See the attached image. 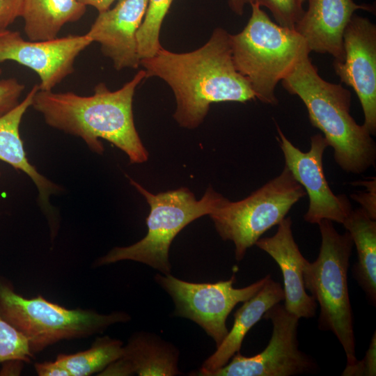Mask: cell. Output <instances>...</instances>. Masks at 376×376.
<instances>
[{
    "mask_svg": "<svg viewBox=\"0 0 376 376\" xmlns=\"http://www.w3.org/2000/svg\"><path fill=\"white\" fill-rule=\"evenodd\" d=\"M146 78L156 77L172 89L180 126L194 129L204 120L214 102H246L256 99L250 84L236 69L230 34L216 28L207 42L189 52L175 53L162 47L141 60Z\"/></svg>",
    "mask_w": 376,
    "mask_h": 376,
    "instance_id": "6da1fadb",
    "label": "cell"
},
{
    "mask_svg": "<svg viewBox=\"0 0 376 376\" xmlns=\"http://www.w3.org/2000/svg\"><path fill=\"white\" fill-rule=\"evenodd\" d=\"M146 78V71L139 70L114 91L101 82L90 96L39 89L32 107L49 126L81 138L91 151L103 153V139L123 150L131 163H143L148 153L135 127L132 104L136 87Z\"/></svg>",
    "mask_w": 376,
    "mask_h": 376,
    "instance_id": "7a4b0ae2",
    "label": "cell"
},
{
    "mask_svg": "<svg viewBox=\"0 0 376 376\" xmlns=\"http://www.w3.org/2000/svg\"><path fill=\"white\" fill-rule=\"evenodd\" d=\"M305 51L281 80L308 111L311 125L320 130L334 150L335 162L346 173H364L376 161V144L363 125L351 116V93L340 84L323 79Z\"/></svg>",
    "mask_w": 376,
    "mask_h": 376,
    "instance_id": "3957f363",
    "label": "cell"
},
{
    "mask_svg": "<svg viewBox=\"0 0 376 376\" xmlns=\"http://www.w3.org/2000/svg\"><path fill=\"white\" fill-rule=\"evenodd\" d=\"M250 5L246 25L241 32L230 35L233 60L256 99L276 105L277 84L308 49L295 30L274 23L258 4Z\"/></svg>",
    "mask_w": 376,
    "mask_h": 376,
    "instance_id": "277c9868",
    "label": "cell"
},
{
    "mask_svg": "<svg viewBox=\"0 0 376 376\" xmlns=\"http://www.w3.org/2000/svg\"><path fill=\"white\" fill-rule=\"evenodd\" d=\"M321 246L316 260L304 269L306 290L320 306L319 329L331 331L343 347L347 365L357 361L347 271L353 242L347 231L340 234L333 222L319 224Z\"/></svg>",
    "mask_w": 376,
    "mask_h": 376,
    "instance_id": "5b68a950",
    "label": "cell"
},
{
    "mask_svg": "<svg viewBox=\"0 0 376 376\" xmlns=\"http://www.w3.org/2000/svg\"><path fill=\"white\" fill-rule=\"evenodd\" d=\"M129 180L150 205L146 219L148 233L135 244L114 247L100 257L95 266L133 260L149 265L163 274H170L169 251L175 237L195 219L211 214L223 196L211 187L200 200H196L186 187L153 194L132 178Z\"/></svg>",
    "mask_w": 376,
    "mask_h": 376,
    "instance_id": "8992f818",
    "label": "cell"
},
{
    "mask_svg": "<svg viewBox=\"0 0 376 376\" xmlns=\"http://www.w3.org/2000/svg\"><path fill=\"white\" fill-rule=\"evenodd\" d=\"M0 317L26 337L33 354L59 341L88 337L131 319L125 312L68 309L42 295L27 299L1 277Z\"/></svg>",
    "mask_w": 376,
    "mask_h": 376,
    "instance_id": "52a82bcc",
    "label": "cell"
},
{
    "mask_svg": "<svg viewBox=\"0 0 376 376\" xmlns=\"http://www.w3.org/2000/svg\"><path fill=\"white\" fill-rule=\"evenodd\" d=\"M306 194L284 165L279 175L245 198L232 202L223 196L209 216L221 239L233 242L235 258L240 261L247 249L279 225Z\"/></svg>",
    "mask_w": 376,
    "mask_h": 376,
    "instance_id": "ba28073f",
    "label": "cell"
},
{
    "mask_svg": "<svg viewBox=\"0 0 376 376\" xmlns=\"http://www.w3.org/2000/svg\"><path fill=\"white\" fill-rule=\"evenodd\" d=\"M269 276L241 288L233 287L234 274L229 280L213 283L187 282L171 274H157L155 280L172 298L174 314L199 325L217 347L228 333L226 319L230 313L238 303L253 296Z\"/></svg>",
    "mask_w": 376,
    "mask_h": 376,
    "instance_id": "9c48e42d",
    "label": "cell"
},
{
    "mask_svg": "<svg viewBox=\"0 0 376 376\" xmlns=\"http://www.w3.org/2000/svg\"><path fill=\"white\" fill-rule=\"evenodd\" d=\"M271 321L272 333L261 352L245 357L237 352L225 366L208 376H292L316 373L318 364L299 349V319L283 305L271 307L263 315Z\"/></svg>",
    "mask_w": 376,
    "mask_h": 376,
    "instance_id": "30bf717a",
    "label": "cell"
},
{
    "mask_svg": "<svg viewBox=\"0 0 376 376\" xmlns=\"http://www.w3.org/2000/svg\"><path fill=\"white\" fill-rule=\"evenodd\" d=\"M276 140L283 152L285 166L302 186L309 198V206L304 220L318 224L322 220L343 224L352 211L345 194L336 195L331 189L323 169V155L329 146L321 134L311 137V147L303 152L285 136L276 123Z\"/></svg>",
    "mask_w": 376,
    "mask_h": 376,
    "instance_id": "8fae6325",
    "label": "cell"
},
{
    "mask_svg": "<svg viewBox=\"0 0 376 376\" xmlns=\"http://www.w3.org/2000/svg\"><path fill=\"white\" fill-rule=\"evenodd\" d=\"M91 43L86 34L25 40L7 29L0 31V63L13 61L29 68L38 75L40 90L49 91L74 72L77 57Z\"/></svg>",
    "mask_w": 376,
    "mask_h": 376,
    "instance_id": "7c38bea8",
    "label": "cell"
},
{
    "mask_svg": "<svg viewBox=\"0 0 376 376\" xmlns=\"http://www.w3.org/2000/svg\"><path fill=\"white\" fill-rule=\"evenodd\" d=\"M344 58L334 61L341 82L352 88L364 115L363 124L376 134V26L367 17L354 14L343 38Z\"/></svg>",
    "mask_w": 376,
    "mask_h": 376,
    "instance_id": "4fadbf2b",
    "label": "cell"
},
{
    "mask_svg": "<svg viewBox=\"0 0 376 376\" xmlns=\"http://www.w3.org/2000/svg\"><path fill=\"white\" fill-rule=\"evenodd\" d=\"M148 0H117L112 8L99 13L86 33L100 45L116 70L136 69L141 63L136 33L144 18Z\"/></svg>",
    "mask_w": 376,
    "mask_h": 376,
    "instance_id": "5bb4252c",
    "label": "cell"
},
{
    "mask_svg": "<svg viewBox=\"0 0 376 376\" xmlns=\"http://www.w3.org/2000/svg\"><path fill=\"white\" fill-rule=\"evenodd\" d=\"M290 217L285 218L271 237L260 238L256 245L269 254L278 264L283 279L284 307L298 318L315 315L317 302L306 293L304 269L308 263L295 241Z\"/></svg>",
    "mask_w": 376,
    "mask_h": 376,
    "instance_id": "9a60e30c",
    "label": "cell"
},
{
    "mask_svg": "<svg viewBox=\"0 0 376 376\" xmlns=\"http://www.w3.org/2000/svg\"><path fill=\"white\" fill-rule=\"evenodd\" d=\"M308 7L295 27L310 51L331 54L335 61L344 58L343 33L354 12H373L369 4L353 0H308Z\"/></svg>",
    "mask_w": 376,
    "mask_h": 376,
    "instance_id": "2e32d148",
    "label": "cell"
},
{
    "mask_svg": "<svg viewBox=\"0 0 376 376\" xmlns=\"http://www.w3.org/2000/svg\"><path fill=\"white\" fill-rule=\"evenodd\" d=\"M283 300L284 292L281 285L269 275L263 287L236 311L231 329L216 351L204 361L197 375L208 376L225 366L240 352L246 334L253 326L271 307Z\"/></svg>",
    "mask_w": 376,
    "mask_h": 376,
    "instance_id": "e0dca14e",
    "label": "cell"
},
{
    "mask_svg": "<svg viewBox=\"0 0 376 376\" xmlns=\"http://www.w3.org/2000/svg\"><path fill=\"white\" fill-rule=\"evenodd\" d=\"M39 89L38 84L34 85L22 102L0 116V160L26 173L31 179L38 191L40 205L48 214L52 211L50 196L58 193L61 188L40 173L29 162L19 134L22 119L32 106L33 97Z\"/></svg>",
    "mask_w": 376,
    "mask_h": 376,
    "instance_id": "ac0fdd59",
    "label": "cell"
},
{
    "mask_svg": "<svg viewBox=\"0 0 376 376\" xmlns=\"http://www.w3.org/2000/svg\"><path fill=\"white\" fill-rule=\"evenodd\" d=\"M132 375L140 376H173L178 370V351L171 343L155 334L146 332L132 336L120 357Z\"/></svg>",
    "mask_w": 376,
    "mask_h": 376,
    "instance_id": "d6986e66",
    "label": "cell"
},
{
    "mask_svg": "<svg viewBox=\"0 0 376 376\" xmlns=\"http://www.w3.org/2000/svg\"><path fill=\"white\" fill-rule=\"evenodd\" d=\"M86 11L78 0H23L24 30L29 40L54 39L64 25L78 21Z\"/></svg>",
    "mask_w": 376,
    "mask_h": 376,
    "instance_id": "ffe728a7",
    "label": "cell"
},
{
    "mask_svg": "<svg viewBox=\"0 0 376 376\" xmlns=\"http://www.w3.org/2000/svg\"><path fill=\"white\" fill-rule=\"evenodd\" d=\"M357 252L354 275L372 304L376 302V221L361 208L352 210L343 224Z\"/></svg>",
    "mask_w": 376,
    "mask_h": 376,
    "instance_id": "44dd1931",
    "label": "cell"
},
{
    "mask_svg": "<svg viewBox=\"0 0 376 376\" xmlns=\"http://www.w3.org/2000/svg\"><path fill=\"white\" fill-rule=\"evenodd\" d=\"M123 354V342L105 336L97 338L86 350L58 354L55 361L65 368L70 376H88L100 373Z\"/></svg>",
    "mask_w": 376,
    "mask_h": 376,
    "instance_id": "7402d4cb",
    "label": "cell"
},
{
    "mask_svg": "<svg viewBox=\"0 0 376 376\" xmlns=\"http://www.w3.org/2000/svg\"><path fill=\"white\" fill-rule=\"evenodd\" d=\"M173 0H148L146 12L136 33L140 60L150 58L162 47L159 33Z\"/></svg>",
    "mask_w": 376,
    "mask_h": 376,
    "instance_id": "603a6c76",
    "label": "cell"
},
{
    "mask_svg": "<svg viewBox=\"0 0 376 376\" xmlns=\"http://www.w3.org/2000/svg\"><path fill=\"white\" fill-rule=\"evenodd\" d=\"M33 357L26 337L0 317V363H29Z\"/></svg>",
    "mask_w": 376,
    "mask_h": 376,
    "instance_id": "cb8c5ba5",
    "label": "cell"
},
{
    "mask_svg": "<svg viewBox=\"0 0 376 376\" xmlns=\"http://www.w3.org/2000/svg\"><path fill=\"white\" fill-rule=\"evenodd\" d=\"M251 3L267 8L277 24L283 27L294 29L302 17L304 10L299 0H249Z\"/></svg>",
    "mask_w": 376,
    "mask_h": 376,
    "instance_id": "d4e9b609",
    "label": "cell"
},
{
    "mask_svg": "<svg viewBox=\"0 0 376 376\" xmlns=\"http://www.w3.org/2000/svg\"><path fill=\"white\" fill-rule=\"evenodd\" d=\"M25 86L15 78L0 80V116L19 104V98Z\"/></svg>",
    "mask_w": 376,
    "mask_h": 376,
    "instance_id": "484cf974",
    "label": "cell"
},
{
    "mask_svg": "<svg viewBox=\"0 0 376 376\" xmlns=\"http://www.w3.org/2000/svg\"><path fill=\"white\" fill-rule=\"evenodd\" d=\"M376 375V334L373 335L369 347L364 358L357 360L352 365H346L342 375L344 376H375Z\"/></svg>",
    "mask_w": 376,
    "mask_h": 376,
    "instance_id": "4316f807",
    "label": "cell"
},
{
    "mask_svg": "<svg viewBox=\"0 0 376 376\" xmlns=\"http://www.w3.org/2000/svg\"><path fill=\"white\" fill-rule=\"evenodd\" d=\"M361 184L366 187V191H361L359 194H354L352 195L353 200L357 201L361 204V208L370 217L373 219H376V203H375V191H376V181L375 178H372L369 180L361 182Z\"/></svg>",
    "mask_w": 376,
    "mask_h": 376,
    "instance_id": "83f0119b",
    "label": "cell"
},
{
    "mask_svg": "<svg viewBox=\"0 0 376 376\" xmlns=\"http://www.w3.org/2000/svg\"><path fill=\"white\" fill-rule=\"evenodd\" d=\"M23 0H0V31L7 29L15 19L22 17Z\"/></svg>",
    "mask_w": 376,
    "mask_h": 376,
    "instance_id": "f1b7e54d",
    "label": "cell"
},
{
    "mask_svg": "<svg viewBox=\"0 0 376 376\" xmlns=\"http://www.w3.org/2000/svg\"><path fill=\"white\" fill-rule=\"evenodd\" d=\"M34 367L40 376H70L68 370L55 361L36 363Z\"/></svg>",
    "mask_w": 376,
    "mask_h": 376,
    "instance_id": "f546056e",
    "label": "cell"
},
{
    "mask_svg": "<svg viewBox=\"0 0 376 376\" xmlns=\"http://www.w3.org/2000/svg\"><path fill=\"white\" fill-rule=\"evenodd\" d=\"M84 6H90L95 8L99 13L104 12L109 8L113 3L117 0H78Z\"/></svg>",
    "mask_w": 376,
    "mask_h": 376,
    "instance_id": "4dcf8cb0",
    "label": "cell"
},
{
    "mask_svg": "<svg viewBox=\"0 0 376 376\" xmlns=\"http://www.w3.org/2000/svg\"><path fill=\"white\" fill-rule=\"evenodd\" d=\"M249 3V0H228L230 9L238 15L243 14L245 6Z\"/></svg>",
    "mask_w": 376,
    "mask_h": 376,
    "instance_id": "1f68e13d",
    "label": "cell"
},
{
    "mask_svg": "<svg viewBox=\"0 0 376 376\" xmlns=\"http://www.w3.org/2000/svg\"><path fill=\"white\" fill-rule=\"evenodd\" d=\"M301 2L304 3L305 0H299Z\"/></svg>",
    "mask_w": 376,
    "mask_h": 376,
    "instance_id": "d6a6232c",
    "label": "cell"
},
{
    "mask_svg": "<svg viewBox=\"0 0 376 376\" xmlns=\"http://www.w3.org/2000/svg\"><path fill=\"white\" fill-rule=\"evenodd\" d=\"M0 176H1V172H0Z\"/></svg>",
    "mask_w": 376,
    "mask_h": 376,
    "instance_id": "836d02e7",
    "label": "cell"
}]
</instances>
